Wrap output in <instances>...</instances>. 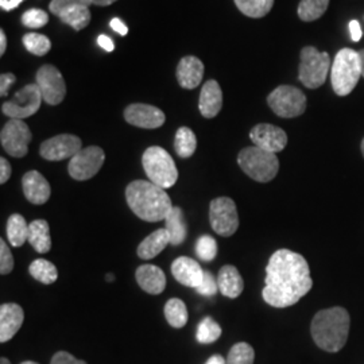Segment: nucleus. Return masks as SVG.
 <instances>
[{"mask_svg":"<svg viewBox=\"0 0 364 364\" xmlns=\"http://www.w3.org/2000/svg\"><path fill=\"white\" fill-rule=\"evenodd\" d=\"M313 287L306 259L294 251H275L266 267L262 297L274 308H289L306 296Z\"/></svg>","mask_w":364,"mask_h":364,"instance_id":"obj_1","label":"nucleus"},{"mask_svg":"<svg viewBox=\"0 0 364 364\" xmlns=\"http://www.w3.org/2000/svg\"><path fill=\"white\" fill-rule=\"evenodd\" d=\"M126 200L131 210L139 219L149 223L165 220L173 209L165 189L151 181L131 182L126 189Z\"/></svg>","mask_w":364,"mask_h":364,"instance_id":"obj_2","label":"nucleus"},{"mask_svg":"<svg viewBox=\"0 0 364 364\" xmlns=\"http://www.w3.org/2000/svg\"><path fill=\"white\" fill-rule=\"evenodd\" d=\"M350 314L340 306L317 313L312 320L311 332L316 346L326 352H338L347 343L350 333Z\"/></svg>","mask_w":364,"mask_h":364,"instance_id":"obj_3","label":"nucleus"},{"mask_svg":"<svg viewBox=\"0 0 364 364\" xmlns=\"http://www.w3.org/2000/svg\"><path fill=\"white\" fill-rule=\"evenodd\" d=\"M362 77V66L359 52L352 49H341L336 54L332 69H331V81L332 88L338 96L350 95Z\"/></svg>","mask_w":364,"mask_h":364,"instance_id":"obj_4","label":"nucleus"},{"mask_svg":"<svg viewBox=\"0 0 364 364\" xmlns=\"http://www.w3.org/2000/svg\"><path fill=\"white\" fill-rule=\"evenodd\" d=\"M237 164L250 178L258 182L272 181L279 170L277 154L257 146L243 149L237 156Z\"/></svg>","mask_w":364,"mask_h":364,"instance_id":"obj_5","label":"nucleus"},{"mask_svg":"<svg viewBox=\"0 0 364 364\" xmlns=\"http://www.w3.org/2000/svg\"><path fill=\"white\" fill-rule=\"evenodd\" d=\"M142 164L149 180L164 189H169L178 180V170L173 158L159 146H151L144 151Z\"/></svg>","mask_w":364,"mask_h":364,"instance_id":"obj_6","label":"nucleus"},{"mask_svg":"<svg viewBox=\"0 0 364 364\" xmlns=\"http://www.w3.org/2000/svg\"><path fill=\"white\" fill-rule=\"evenodd\" d=\"M331 58L326 52H320L313 46H306L299 55V81L309 90H317L328 77Z\"/></svg>","mask_w":364,"mask_h":364,"instance_id":"obj_7","label":"nucleus"},{"mask_svg":"<svg viewBox=\"0 0 364 364\" xmlns=\"http://www.w3.org/2000/svg\"><path fill=\"white\" fill-rule=\"evenodd\" d=\"M267 103L275 115L291 119L305 112L306 96L299 88L290 85H281L269 95Z\"/></svg>","mask_w":364,"mask_h":364,"instance_id":"obj_8","label":"nucleus"},{"mask_svg":"<svg viewBox=\"0 0 364 364\" xmlns=\"http://www.w3.org/2000/svg\"><path fill=\"white\" fill-rule=\"evenodd\" d=\"M209 221L213 231L223 237H230L239 228V215L234 200L218 197L209 204Z\"/></svg>","mask_w":364,"mask_h":364,"instance_id":"obj_9","label":"nucleus"},{"mask_svg":"<svg viewBox=\"0 0 364 364\" xmlns=\"http://www.w3.org/2000/svg\"><path fill=\"white\" fill-rule=\"evenodd\" d=\"M105 161L103 149L99 146H88L81 149L76 156L70 158L68 171L72 178L77 181H87L100 171Z\"/></svg>","mask_w":364,"mask_h":364,"instance_id":"obj_10","label":"nucleus"},{"mask_svg":"<svg viewBox=\"0 0 364 364\" xmlns=\"http://www.w3.org/2000/svg\"><path fill=\"white\" fill-rule=\"evenodd\" d=\"M43 97L37 84H28L14 95L13 100L1 105V112L11 119L23 120L38 112Z\"/></svg>","mask_w":364,"mask_h":364,"instance_id":"obj_11","label":"nucleus"},{"mask_svg":"<svg viewBox=\"0 0 364 364\" xmlns=\"http://www.w3.org/2000/svg\"><path fill=\"white\" fill-rule=\"evenodd\" d=\"M33 135L26 123L19 119H10L0 132L1 147L9 156L22 158L28 153V144Z\"/></svg>","mask_w":364,"mask_h":364,"instance_id":"obj_12","label":"nucleus"},{"mask_svg":"<svg viewBox=\"0 0 364 364\" xmlns=\"http://www.w3.org/2000/svg\"><path fill=\"white\" fill-rule=\"evenodd\" d=\"M36 80L45 103L49 105H58L63 103L66 96L65 80L55 66H41Z\"/></svg>","mask_w":364,"mask_h":364,"instance_id":"obj_13","label":"nucleus"},{"mask_svg":"<svg viewBox=\"0 0 364 364\" xmlns=\"http://www.w3.org/2000/svg\"><path fill=\"white\" fill-rule=\"evenodd\" d=\"M81 139L72 134L53 136L41 144L39 153L46 161H63L76 156L81 150Z\"/></svg>","mask_w":364,"mask_h":364,"instance_id":"obj_14","label":"nucleus"},{"mask_svg":"<svg viewBox=\"0 0 364 364\" xmlns=\"http://www.w3.org/2000/svg\"><path fill=\"white\" fill-rule=\"evenodd\" d=\"M250 138L254 146L274 154L282 151L287 144V132L269 123L257 124L250 132Z\"/></svg>","mask_w":364,"mask_h":364,"instance_id":"obj_15","label":"nucleus"},{"mask_svg":"<svg viewBox=\"0 0 364 364\" xmlns=\"http://www.w3.org/2000/svg\"><path fill=\"white\" fill-rule=\"evenodd\" d=\"M124 119L131 126L139 127V129H147V130H154L164 126L166 117L165 114L156 108L154 105H131L124 109Z\"/></svg>","mask_w":364,"mask_h":364,"instance_id":"obj_16","label":"nucleus"},{"mask_svg":"<svg viewBox=\"0 0 364 364\" xmlns=\"http://www.w3.org/2000/svg\"><path fill=\"white\" fill-rule=\"evenodd\" d=\"M204 273L200 263L188 257H180L171 263L173 277L183 287L197 289L204 279Z\"/></svg>","mask_w":364,"mask_h":364,"instance_id":"obj_17","label":"nucleus"},{"mask_svg":"<svg viewBox=\"0 0 364 364\" xmlns=\"http://www.w3.org/2000/svg\"><path fill=\"white\" fill-rule=\"evenodd\" d=\"M22 185H23V193L27 201L34 205H42L50 198L52 195L50 185L37 170L27 171L22 178Z\"/></svg>","mask_w":364,"mask_h":364,"instance_id":"obj_18","label":"nucleus"},{"mask_svg":"<svg viewBox=\"0 0 364 364\" xmlns=\"http://www.w3.org/2000/svg\"><path fill=\"white\" fill-rule=\"evenodd\" d=\"M25 320V312L18 304H3L0 306V341L7 343L16 335Z\"/></svg>","mask_w":364,"mask_h":364,"instance_id":"obj_19","label":"nucleus"},{"mask_svg":"<svg viewBox=\"0 0 364 364\" xmlns=\"http://www.w3.org/2000/svg\"><path fill=\"white\" fill-rule=\"evenodd\" d=\"M204 77V64L195 55L183 57L177 66V80L183 90H195Z\"/></svg>","mask_w":364,"mask_h":364,"instance_id":"obj_20","label":"nucleus"},{"mask_svg":"<svg viewBox=\"0 0 364 364\" xmlns=\"http://www.w3.org/2000/svg\"><path fill=\"white\" fill-rule=\"evenodd\" d=\"M223 107V92L216 80H208L200 93L198 108L201 115L207 119H212L220 112Z\"/></svg>","mask_w":364,"mask_h":364,"instance_id":"obj_21","label":"nucleus"},{"mask_svg":"<svg viewBox=\"0 0 364 364\" xmlns=\"http://www.w3.org/2000/svg\"><path fill=\"white\" fill-rule=\"evenodd\" d=\"M135 277L138 285L149 294H161L166 287L165 273L154 264L139 266Z\"/></svg>","mask_w":364,"mask_h":364,"instance_id":"obj_22","label":"nucleus"},{"mask_svg":"<svg viewBox=\"0 0 364 364\" xmlns=\"http://www.w3.org/2000/svg\"><path fill=\"white\" fill-rule=\"evenodd\" d=\"M218 285L221 294L228 299H237L245 289V282L237 269L231 264L223 266L218 277Z\"/></svg>","mask_w":364,"mask_h":364,"instance_id":"obj_23","label":"nucleus"},{"mask_svg":"<svg viewBox=\"0 0 364 364\" xmlns=\"http://www.w3.org/2000/svg\"><path fill=\"white\" fill-rule=\"evenodd\" d=\"M168 245H170L169 234L166 228H161L142 240V243L138 246L136 254L141 259H153L156 255H159Z\"/></svg>","mask_w":364,"mask_h":364,"instance_id":"obj_24","label":"nucleus"},{"mask_svg":"<svg viewBox=\"0 0 364 364\" xmlns=\"http://www.w3.org/2000/svg\"><path fill=\"white\" fill-rule=\"evenodd\" d=\"M28 243L39 254H46L52 248L50 227L49 223L43 219L31 221L28 224Z\"/></svg>","mask_w":364,"mask_h":364,"instance_id":"obj_25","label":"nucleus"},{"mask_svg":"<svg viewBox=\"0 0 364 364\" xmlns=\"http://www.w3.org/2000/svg\"><path fill=\"white\" fill-rule=\"evenodd\" d=\"M165 221H166V231L170 236V245L180 246L185 242L188 235L186 221H185L182 209L173 207Z\"/></svg>","mask_w":364,"mask_h":364,"instance_id":"obj_26","label":"nucleus"},{"mask_svg":"<svg viewBox=\"0 0 364 364\" xmlns=\"http://www.w3.org/2000/svg\"><path fill=\"white\" fill-rule=\"evenodd\" d=\"M28 237V225L22 215L14 213L7 221V239L13 247H22Z\"/></svg>","mask_w":364,"mask_h":364,"instance_id":"obj_27","label":"nucleus"},{"mask_svg":"<svg viewBox=\"0 0 364 364\" xmlns=\"http://www.w3.org/2000/svg\"><path fill=\"white\" fill-rule=\"evenodd\" d=\"M28 273L34 279L45 285H52L58 278L57 267L48 259L33 260L28 267Z\"/></svg>","mask_w":364,"mask_h":364,"instance_id":"obj_28","label":"nucleus"},{"mask_svg":"<svg viewBox=\"0 0 364 364\" xmlns=\"http://www.w3.org/2000/svg\"><path fill=\"white\" fill-rule=\"evenodd\" d=\"M165 317L173 328H183L188 323V309L180 299H171L165 305Z\"/></svg>","mask_w":364,"mask_h":364,"instance_id":"obj_29","label":"nucleus"},{"mask_svg":"<svg viewBox=\"0 0 364 364\" xmlns=\"http://www.w3.org/2000/svg\"><path fill=\"white\" fill-rule=\"evenodd\" d=\"M58 18L68 26L73 27L76 31H80L90 25L91 11L88 6H77L61 14Z\"/></svg>","mask_w":364,"mask_h":364,"instance_id":"obj_30","label":"nucleus"},{"mask_svg":"<svg viewBox=\"0 0 364 364\" xmlns=\"http://www.w3.org/2000/svg\"><path fill=\"white\" fill-rule=\"evenodd\" d=\"M329 6V0H301L299 3V19L304 22H313L321 18Z\"/></svg>","mask_w":364,"mask_h":364,"instance_id":"obj_31","label":"nucleus"},{"mask_svg":"<svg viewBox=\"0 0 364 364\" xmlns=\"http://www.w3.org/2000/svg\"><path fill=\"white\" fill-rule=\"evenodd\" d=\"M239 11L250 18H262L272 11L274 0H234Z\"/></svg>","mask_w":364,"mask_h":364,"instance_id":"obj_32","label":"nucleus"},{"mask_svg":"<svg viewBox=\"0 0 364 364\" xmlns=\"http://www.w3.org/2000/svg\"><path fill=\"white\" fill-rule=\"evenodd\" d=\"M196 147H197V139H196L195 132L188 127L178 129L176 132V141H174L176 153L181 158H189L195 154Z\"/></svg>","mask_w":364,"mask_h":364,"instance_id":"obj_33","label":"nucleus"},{"mask_svg":"<svg viewBox=\"0 0 364 364\" xmlns=\"http://www.w3.org/2000/svg\"><path fill=\"white\" fill-rule=\"evenodd\" d=\"M221 326L212 318V317H204L201 323L197 326V341L201 344H212L221 336Z\"/></svg>","mask_w":364,"mask_h":364,"instance_id":"obj_34","label":"nucleus"},{"mask_svg":"<svg viewBox=\"0 0 364 364\" xmlns=\"http://www.w3.org/2000/svg\"><path fill=\"white\" fill-rule=\"evenodd\" d=\"M23 45L26 50L34 55H45L52 49V42L43 34L28 33L23 37Z\"/></svg>","mask_w":364,"mask_h":364,"instance_id":"obj_35","label":"nucleus"},{"mask_svg":"<svg viewBox=\"0 0 364 364\" xmlns=\"http://www.w3.org/2000/svg\"><path fill=\"white\" fill-rule=\"evenodd\" d=\"M255 351L247 343H237L227 356V364H254Z\"/></svg>","mask_w":364,"mask_h":364,"instance_id":"obj_36","label":"nucleus"},{"mask_svg":"<svg viewBox=\"0 0 364 364\" xmlns=\"http://www.w3.org/2000/svg\"><path fill=\"white\" fill-rule=\"evenodd\" d=\"M196 254L200 259L204 260V262H210V260L215 259L218 255L216 240L209 235H203L196 243Z\"/></svg>","mask_w":364,"mask_h":364,"instance_id":"obj_37","label":"nucleus"},{"mask_svg":"<svg viewBox=\"0 0 364 364\" xmlns=\"http://www.w3.org/2000/svg\"><path fill=\"white\" fill-rule=\"evenodd\" d=\"M48 22H49V15L39 9L27 10L26 13L22 15V23L23 26L28 28H41L46 26Z\"/></svg>","mask_w":364,"mask_h":364,"instance_id":"obj_38","label":"nucleus"},{"mask_svg":"<svg viewBox=\"0 0 364 364\" xmlns=\"http://www.w3.org/2000/svg\"><path fill=\"white\" fill-rule=\"evenodd\" d=\"M93 4L92 0H52L49 10L50 13L60 16L61 14L65 13L68 10L77 7V6H91Z\"/></svg>","mask_w":364,"mask_h":364,"instance_id":"obj_39","label":"nucleus"},{"mask_svg":"<svg viewBox=\"0 0 364 364\" xmlns=\"http://www.w3.org/2000/svg\"><path fill=\"white\" fill-rule=\"evenodd\" d=\"M14 258L9 246L6 245L4 239L0 240V274L6 275L13 272Z\"/></svg>","mask_w":364,"mask_h":364,"instance_id":"obj_40","label":"nucleus"},{"mask_svg":"<svg viewBox=\"0 0 364 364\" xmlns=\"http://www.w3.org/2000/svg\"><path fill=\"white\" fill-rule=\"evenodd\" d=\"M218 290H219L218 279H215V277L209 272H205L204 279H203L201 285L196 289V291L203 296H215L218 293Z\"/></svg>","mask_w":364,"mask_h":364,"instance_id":"obj_41","label":"nucleus"},{"mask_svg":"<svg viewBox=\"0 0 364 364\" xmlns=\"http://www.w3.org/2000/svg\"><path fill=\"white\" fill-rule=\"evenodd\" d=\"M50 364H87L84 360L75 358L72 353L65 351L57 352L52 358Z\"/></svg>","mask_w":364,"mask_h":364,"instance_id":"obj_42","label":"nucleus"},{"mask_svg":"<svg viewBox=\"0 0 364 364\" xmlns=\"http://www.w3.org/2000/svg\"><path fill=\"white\" fill-rule=\"evenodd\" d=\"M16 77L13 73H3L0 76V96H7Z\"/></svg>","mask_w":364,"mask_h":364,"instance_id":"obj_43","label":"nucleus"},{"mask_svg":"<svg viewBox=\"0 0 364 364\" xmlns=\"http://www.w3.org/2000/svg\"><path fill=\"white\" fill-rule=\"evenodd\" d=\"M11 165L6 158H0V183H6L11 177Z\"/></svg>","mask_w":364,"mask_h":364,"instance_id":"obj_44","label":"nucleus"},{"mask_svg":"<svg viewBox=\"0 0 364 364\" xmlns=\"http://www.w3.org/2000/svg\"><path fill=\"white\" fill-rule=\"evenodd\" d=\"M97 43H99L100 48L105 49V52H114V49H115L114 41L109 38L108 36H105V34H102V36L97 37Z\"/></svg>","mask_w":364,"mask_h":364,"instance_id":"obj_45","label":"nucleus"},{"mask_svg":"<svg viewBox=\"0 0 364 364\" xmlns=\"http://www.w3.org/2000/svg\"><path fill=\"white\" fill-rule=\"evenodd\" d=\"M350 33H351V38L353 42H359L360 38H362L363 31H362V28H360V25H359L358 21L353 19V21L350 22Z\"/></svg>","mask_w":364,"mask_h":364,"instance_id":"obj_46","label":"nucleus"},{"mask_svg":"<svg viewBox=\"0 0 364 364\" xmlns=\"http://www.w3.org/2000/svg\"><path fill=\"white\" fill-rule=\"evenodd\" d=\"M111 27L114 28V31H117V34H120V36H127V33H129V28L119 18H114L111 21Z\"/></svg>","mask_w":364,"mask_h":364,"instance_id":"obj_47","label":"nucleus"},{"mask_svg":"<svg viewBox=\"0 0 364 364\" xmlns=\"http://www.w3.org/2000/svg\"><path fill=\"white\" fill-rule=\"evenodd\" d=\"M23 0H0V6L4 11H13Z\"/></svg>","mask_w":364,"mask_h":364,"instance_id":"obj_48","label":"nucleus"},{"mask_svg":"<svg viewBox=\"0 0 364 364\" xmlns=\"http://www.w3.org/2000/svg\"><path fill=\"white\" fill-rule=\"evenodd\" d=\"M204 364H227V359H224L221 355H213Z\"/></svg>","mask_w":364,"mask_h":364,"instance_id":"obj_49","label":"nucleus"},{"mask_svg":"<svg viewBox=\"0 0 364 364\" xmlns=\"http://www.w3.org/2000/svg\"><path fill=\"white\" fill-rule=\"evenodd\" d=\"M6 48H7V38L3 30H0V55H3L6 53Z\"/></svg>","mask_w":364,"mask_h":364,"instance_id":"obj_50","label":"nucleus"},{"mask_svg":"<svg viewBox=\"0 0 364 364\" xmlns=\"http://www.w3.org/2000/svg\"><path fill=\"white\" fill-rule=\"evenodd\" d=\"M92 1H93V4H96V6H109V4L115 3L117 0H92Z\"/></svg>","mask_w":364,"mask_h":364,"instance_id":"obj_51","label":"nucleus"},{"mask_svg":"<svg viewBox=\"0 0 364 364\" xmlns=\"http://www.w3.org/2000/svg\"><path fill=\"white\" fill-rule=\"evenodd\" d=\"M359 57H360V66H362V76L364 77V49L359 52Z\"/></svg>","mask_w":364,"mask_h":364,"instance_id":"obj_52","label":"nucleus"},{"mask_svg":"<svg viewBox=\"0 0 364 364\" xmlns=\"http://www.w3.org/2000/svg\"><path fill=\"white\" fill-rule=\"evenodd\" d=\"M105 279H107V282H114V279H115V275H114V274H107Z\"/></svg>","mask_w":364,"mask_h":364,"instance_id":"obj_53","label":"nucleus"},{"mask_svg":"<svg viewBox=\"0 0 364 364\" xmlns=\"http://www.w3.org/2000/svg\"><path fill=\"white\" fill-rule=\"evenodd\" d=\"M0 364H11V363H10V360H9V359H6V358H1V359H0Z\"/></svg>","mask_w":364,"mask_h":364,"instance_id":"obj_54","label":"nucleus"},{"mask_svg":"<svg viewBox=\"0 0 364 364\" xmlns=\"http://www.w3.org/2000/svg\"><path fill=\"white\" fill-rule=\"evenodd\" d=\"M21 364H38L36 363V362H31V360H26V362H22Z\"/></svg>","mask_w":364,"mask_h":364,"instance_id":"obj_55","label":"nucleus"},{"mask_svg":"<svg viewBox=\"0 0 364 364\" xmlns=\"http://www.w3.org/2000/svg\"><path fill=\"white\" fill-rule=\"evenodd\" d=\"M362 153H363V156H364V138H363V141H362Z\"/></svg>","mask_w":364,"mask_h":364,"instance_id":"obj_56","label":"nucleus"}]
</instances>
